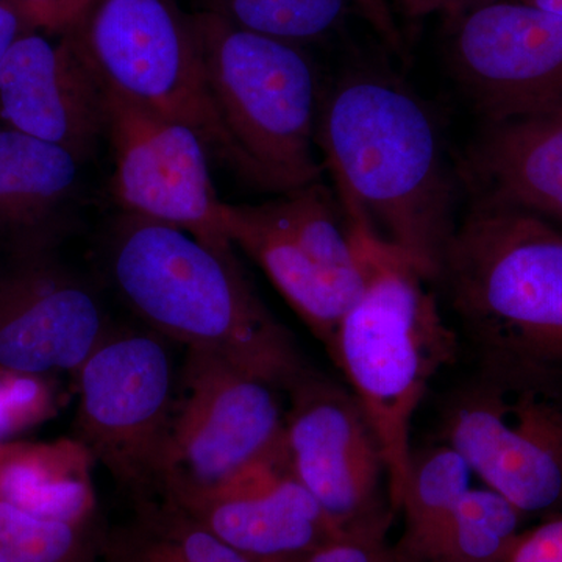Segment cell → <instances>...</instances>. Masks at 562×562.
I'll use <instances>...</instances> for the list:
<instances>
[{
	"instance_id": "obj_1",
	"label": "cell",
	"mask_w": 562,
	"mask_h": 562,
	"mask_svg": "<svg viewBox=\"0 0 562 562\" xmlns=\"http://www.w3.org/2000/svg\"><path fill=\"white\" fill-rule=\"evenodd\" d=\"M317 146L344 216L438 280L458 227L457 184L425 103L387 74H347L321 103Z\"/></svg>"
},
{
	"instance_id": "obj_2",
	"label": "cell",
	"mask_w": 562,
	"mask_h": 562,
	"mask_svg": "<svg viewBox=\"0 0 562 562\" xmlns=\"http://www.w3.org/2000/svg\"><path fill=\"white\" fill-rule=\"evenodd\" d=\"M109 271L122 301L161 338L211 351L280 391L310 369L235 254H217L187 232L124 213L111 238Z\"/></svg>"
},
{
	"instance_id": "obj_3",
	"label": "cell",
	"mask_w": 562,
	"mask_h": 562,
	"mask_svg": "<svg viewBox=\"0 0 562 562\" xmlns=\"http://www.w3.org/2000/svg\"><path fill=\"white\" fill-rule=\"evenodd\" d=\"M346 222L364 286L327 351L371 422L391 498L401 503L414 416L435 376L454 361L460 336L443 316L435 281L366 222Z\"/></svg>"
},
{
	"instance_id": "obj_4",
	"label": "cell",
	"mask_w": 562,
	"mask_h": 562,
	"mask_svg": "<svg viewBox=\"0 0 562 562\" xmlns=\"http://www.w3.org/2000/svg\"><path fill=\"white\" fill-rule=\"evenodd\" d=\"M436 288L479 355L562 366V232L517 211L472 205Z\"/></svg>"
},
{
	"instance_id": "obj_5",
	"label": "cell",
	"mask_w": 562,
	"mask_h": 562,
	"mask_svg": "<svg viewBox=\"0 0 562 562\" xmlns=\"http://www.w3.org/2000/svg\"><path fill=\"white\" fill-rule=\"evenodd\" d=\"M191 18L211 95L249 183L283 194L322 180L314 149L319 80L302 46L244 31L211 11Z\"/></svg>"
},
{
	"instance_id": "obj_6",
	"label": "cell",
	"mask_w": 562,
	"mask_h": 562,
	"mask_svg": "<svg viewBox=\"0 0 562 562\" xmlns=\"http://www.w3.org/2000/svg\"><path fill=\"white\" fill-rule=\"evenodd\" d=\"M441 436L520 513H562V366L479 355L443 401Z\"/></svg>"
},
{
	"instance_id": "obj_7",
	"label": "cell",
	"mask_w": 562,
	"mask_h": 562,
	"mask_svg": "<svg viewBox=\"0 0 562 562\" xmlns=\"http://www.w3.org/2000/svg\"><path fill=\"white\" fill-rule=\"evenodd\" d=\"M65 38L103 87L187 125L211 158L249 181L211 95L192 18L177 0H91Z\"/></svg>"
},
{
	"instance_id": "obj_8",
	"label": "cell",
	"mask_w": 562,
	"mask_h": 562,
	"mask_svg": "<svg viewBox=\"0 0 562 562\" xmlns=\"http://www.w3.org/2000/svg\"><path fill=\"white\" fill-rule=\"evenodd\" d=\"M233 246L265 271L325 349L364 276L335 192L322 180L262 203H222Z\"/></svg>"
},
{
	"instance_id": "obj_9",
	"label": "cell",
	"mask_w": 562,
	"mask_h": 562,
	"mask_svg": "<svg viewBox=\"0 0 562 562\" xmlns=\"http://www.w3.org/2000/svg\"><path fill=\"white\" fill-rule=\"evenodd\" d=\"M76 438L136 501L160 497L173 413L176 373L166 339L111 330L74 373Z\"/></svg>"
},
{
	"instance_id": "obj_10",
	"label": "cell",
	"mask_w": 562,
	"mask_h": 562,
	"mask_svg": "<svg viewBox=\"0 0 562 562\" xmlns=\"http://www.w3.org/2000/svg\"><path fill=\"white\" fill-rule=\"evenodd\" d=\"M161 494L211 486L284 442L279 387L206 350L187 349Z\"/></svg>"
},
{
	"instance_id": "obj_11",
	"label": "cell",
	"mask_w": 562,
	"mask_h": 562,
	"mask_svg": "<svg viewBox=\"0 0 562 562\" xmlns=\"http://www.w3.org/2000/svg\"><path fill=\"white\" fill-rule=\"evenodd\" d=\"M105 136L114 158L111 192L125 214L171 225L217 254H235L198 133L105 88Z\"/></svg>"
},
{
	"instance_id": "obj_12",
	"label": "cell",
	"mask_w": 562,
	"mask_h": 562,
	"mask_svg": "<svg viewBox=\"0 0 562 562\" xmlns=\"http://www.w3.org/2000/svg\"><path fill=\"white\" fill-rule=\"evenodd\" d=\"M447 24L454 76L486 122L562 113V18L492 0Z\"/></svg>"
},
{
	"instance_id": "obj_13",
	"label": "cell",
	"mask_w": 562,
	"mask_h": 562,
	"mask_svg": "<svg viewBox=\"0 0 562 562\" xmlns=\"http://www.w3.org/2000/svg\"><path fill=\"white\" fill-rule=\"evenodd\" d=\"M109 331L99 295L49 244L11 247L0 262V371L76 373Z\"/></svg>"
},
{
	"instance_id": "obj_14",
	"label": "cell",
	"mask_w": 562,
	"mask_h": 562,
	"mask_svg": "<svg viewBox=\"0 0 562 562\" xmlns=\"http://www.w3.org/2000/svg\"><path fill=\"white\" fill-rule=\"evenodd\" d=\"M286 392L284 452L292 472L333 525L349 522L375 501L383 480L387 483L371 422L353 392L312 368Z\"/></svg>"
},
{
	"instance_id": "obj_15",
	"label": "cell",
	"mask_w": 562,
	"mask_h": 562,
	"mask_svg": "<svg viewBox=\"0 0 562 562\" xmlns=\"http://www.w3.org/2000/svg\"><path fill=\"white\" fill-rule=\"evenodd\" d=\"M161 495L257 562L312 553L335 527L292 472L284 442L220 483Z\"/></svg>"
},
{
	"instance_id": "obj_16",
	"label": "cell",
	"mask_w": 562,
	"mask_h": 562,
	"mask_svg": "<svg viewBox=\"0 0 562 562\" xmlns=\"http://www.w3.org/2000/svg\"><path fill=\"white\" fill-rule=\"evenodd\" d=\"M0 114L85 162L105 136V88L68 40L22 33L0 61Z\"/></svg>"
},
{
	"instance_id": "obj_17",
	"label": "cell",
	"mask_w": 562,
	"mask_h": 562,
	"mask_svg": "<svg viewBox=\"0 0 562 562\" xmlns=\"http://www.w3.org/2000/svg\"><path fill=\"white\" fill-rule=\"evenodd\" d=\"M486 124L462 161L472 205L517 211L562 232V113Z\"/></svg>"
},
{
	"instance_id": "obj_18",
	"label": "cell",
	"mask_w": 562,
	"mask_h": 562,
	"mask_svg": "<svg viewBox=\"0 0 562 562\" xmlns=\"http://www.w3.org/2000/svg\"><path fill=\"white\" fill-rule=\"evenodd\" d=\"M80 165L57 144L0 131V236L11 247L49 243L43 227L76 191Z\"/></svg>"
},
{
	"instance_id": "obj_19",
	"label": "cell",
	"mask_w": 562,
	"mask_h": 562,
	"mask_svg": "<svg viewBox=\"0 0 562 562\" xmlns=\"http://www.w3.org/2000/svg\"><path fill=\"white\" fill-rule=\"evenodd\" d=\"M91 454L77 439L10 443L0 458V501L54 522L95 519Z\"/></svg>"
},
{
	"instance_id": "obj_20",
	"label": "cell",
	"mask_w": 562,
	"mask_h": 562,
	"mask_svg": "<svg viewBox=\"0 0 562 562\" xmlns=\"http://www.w3.org/2000/svg\"><path fill=\"white\" fill-rule=\"evenodd\" d=\"M105 546L109 562H257L222 542L180 506L160 495Z\"/></svg>"
},
{
	"instance_id": "obj_21",
	"label": "cell",
	"mask_w": 562,
	"mask_h": 562,
	"mask_svg": "<svg viewBox=\"0 0 562 562\" xmlns=\"http://www.w3.org/2000/svg\"><path fill=\"white\" fill-rule=\"evenodd\" d=\"M472 476L464 458L447 443L412 453L401 503L408 508L414 538L422 547L430 549L458 503L472 490Z\"/></svg>"
},
{
	"instance_id": "obj_22",
	"label": "cell",
	"mask_w": 562,
	"mask_h": 562,
	"mask_svg": "<svg viewBox=\"0 0 562 562\" xmlns=\"http://www.w3.org/2000/svg\"><path fill=\"white\" fill-rule=\"evenodd\" d=\"M211 13L244 31L302 44L338 31L357 0H209Z\"/></svg>"
},
{
	"instance_id": "obj_23",
	"label": "cell",
	"mask_w": 562,
	"mask_h": 562,
	"mask_svg": "<svg viewBox=\"0 0 562 562\" xmlns=\"http://www.w3.org/2000/svg\"><path fill=\"white\" fill-rule=\"evenodd\" d=\"M522 513L498 492L472 490L461 498L430 549L457 562H503L516 541Z\"/></svg>"
},
{
	"instance_id": "obj_24",
	"label": "cell",
	"mask_w": 562,
	"mask_h": 562,
	"mask_svg": "<svg viewBox=\"0 0 562 562\" xmlns=\"http://www.w3.org/2000/svg\"><path fill=\"white\" fill-rule=\"evenodd\" d=\"M94 519L54 522L0 501V562H92L98 553Z\"/></svg>"
},
{
	"instance_id": "obj_25",
	"label": "cell",
	"mask_w": 562,
	"mask_h": 562,
	"mask_svg": "<svg viewBox=\"0 0 562 562\" xmlns=\"http://www.w3.org/2000/svg\"><path fill=\"white\" fill-rule=\"evenodd\" d=\"M5 373L0 379V439L43 412V391L36 376Z\"/></svg>"
},
{
	"instance_id": "obj_26",
	"label": "cell",
	"mask_w": 562,
	"mask_h": 562,
	"mask_svg": "<svg viewBox=\"0 0 562 562\" xmlns=\"http://www.w3.org/2000/svg\"><path fill=\"white\" fill-rule=\"evenodd\" d=\"M503 562H562V513L516 538Z\"/></svg>"
},
{
	"instance_id": "obj_27",
	"label": "cell",
	"mask_w": 562,
	"mask_h": 562,
	"mask_svg": "<svg viewBox=\"0 0 562 562\" xmlns=\"http://www.w3.org/2000/svg\"><path fill=\"white\" fill-rule=\"evenodd\" d=\"M29 24L47 31H68L91 0H9Z\"/></svg>"
},
{
	"instance_id": "obj_28",
	"label": "cell",
	"mask_w": 562,
	"mask_h": 562,
	"mask_svg": "<svg viewBox=\"0 0 562 562\" xmlns=\"http://www.w3.org/2000/svg\"><path fill=\"white\" fill-rule=\"evenodd\" d=\"M24 22V18L14 10L9 0H0V61L11 44L24 33L22 32Z\"/></svg>"
},
{
	"instance_id": "obj_29",
	"label": "cell",
	"mask_w": 562,
	"mask_h": 562,
	"mask_svg": "<svg viewBox=\"0 0 562 562\" xmlns=\"http://www.w3.org/2000/svg\"><path fill=\"white\" fill-rule=\"evenodd\" d=\"M409 20H420L435 13H443L449 0H398Z\"/></svg>"
},
{
	"instance_id": "obj_30",
	"label": "cell",
	"mask_w": 562,
	"mask_h": 562,
	"mask_svg": "<svg viewBox=\"0 0 562 562\" xmlns=\"http://www.w3.org/2000/svg\"><path fill=\"white\" fill-rule=\"evenodd\" d=\"M492 2V0H449L447 2L446 10H443V16L446 21H452L465 11L475 9V7L483 5V3Z\"/></svg>"
},
{
	"instance_id": "obj_31",
	"label": "cell",
	"mask_w": 562,
	"mask_h": 562,
	"mask_svg": "<svg viewBox=\"0 0 562 562\" xmlns=\"http://www.w3.org/2000/svg\"><path fill=\"white\" fill-rule=\"evenodd\" d=\"M358 5L369 21H382L390 14L384 0H358Z\"/></svg>"
},
{
	"instance_id": "obj_32",
	"label": "cell",
	"mask_w": 562,
	"mask_h": 562,
	"mask_svg": "<svg viewBox=\"0 0 562 562\" xmlns=\"http://www.w3.org/2000/svg\"><path fill=\"white\" fill-rule=\"evenodd\" d=\"M522 2L530 3V5L538 7V9L549 11V13L562 18V0H522Z\"/></svg>"
},
{
	"instance_id": "obj_33",
	"label": "cell",
	"mask_w": 562,
	"mask_h": 562,
	"mask_svg": "<svg viewBox=\"0 0 562 562\" xmlns=\"http://www.w3.org/2000/svg\"><path fill=\"white\" fill-rule=\"evenodd\" d=\"M9 446H10V443L0 442V458H2L3 454H5L7 449H9Z\"/></svg>"
}]
</instances>
